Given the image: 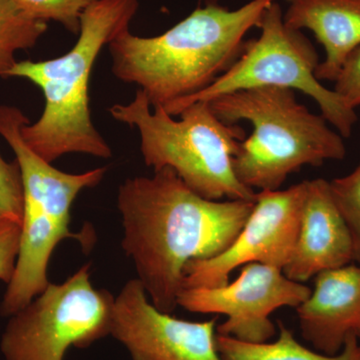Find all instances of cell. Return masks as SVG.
I'll list each match as a JSON object with an SVG mask.
<instances>
[{"instance_id": "cell-10", "label": "cell", "mask_w": 360, "mask_h": 360, "mask_svg": "<svg viewBox=\"0 0 360 360\" xmlns=\"http://www.w3.org/2000/svg\"><path fill=\"white\" fill-rule=\"evenodd\" d=\"M307 180L278 191L255 193V205L238 236L217 257L186 265L184 288H217L233 270L252 262L283 270L295 250Z\"/></svg>"}, {"instance_id": "cell-12", "label": "cell", "mask_w": 360, "mask_h": 360, "mask_svg": "<svg viewBox=\"0 0 360 360\" xmlns=\"http://www.w3.org/2000/svg\"><path fill=\"white\" fill-rule=\"evenodd\" d=\"M354 262L352 238L326 179L307 180V195L295 250L283 269L304 283L326 270Z\"/></svg>"}, {"instance_id": "cell-6", "label": "cell", "mask_w": 360, "mask_h": 360, "mask_svg": "<svg viewBox=\"0 0 360 360\" xmlns=\"http://www.w3.org/2000/svg\"><path fill=\"white\" fill-rule=\"evenodd\" d=\"M26 122L30 120L20 108L0 105V136L15 155L23 186L20 253L0 303V314L6 317L20 311L51 283L49 260L58 243L65 238L82 239L70 229L71 206L82 191L101 184L108 169L75 174L52 167L25 143L21 127Z\"/></svg>"}, {"instance_id": "cell-1", "label": "cell", "mask_w": 360, "mask_h": 360, "mask_svg": "<svg viewBox=\"0 0 360 360\" xmlns=\"http://www.w3.org/2000/svg\"><path fill=\"white\" fill-rule=\"evenodd\" d=\"M253 205L255 200H206L170 168L123 182L117 195L122 248L156 309L174 311L186 265L226 250Z\"/></svg>"}, {"instance_id": "cell-11", "label": "cell", "mask_w": 360, "mask_h": 360, "mask_svg": "<svg viewBox=\"0 0 360 360\" xmlns=\"http://www.w3.org/2000/svg\"><path fill=\"white\" fill-rule=\"evenodd\" d=\"M217 328V319L187 321L160 311L135 278L115 297L110 335L134 360H222Z\"/></svg>"}, {"instance_id": "cell-21", "label": "cell", "mask_w": 360, "mask_h": 360, "mask_svg": "<svg viewBox=\"0 0 360 360\" xmlns=\"http://www.w3.org/2000/svg\"><path fill=\"white\" fill-rule=\"evenodd\" d=\"M333 89L354 110L360 108V45L345 59Z\"/></svg>"}, {"instance_id": "cell-8", "label": "cell", "mask_w": 360, "mask_h": 360, "mask_svg": "<svg viewBox=\"0 0 360 360\" xmlns=\"http://www.w3.org/2000/svg\"><path fill=\"white\" fill-rule=\"evenodd\" d=\"M113 304L108 290L94 288L85 264L11 315L0 349L6 360H63L68 348L89 347L110 335Z\"/></svg>"}, {"instance_id": "cell-14", "label": "cell", "mask_w": 360, "mask_h": 360, "mask_svg": "<svg viewBox=\"0 0 360 360\" xmlns=\"http://www.w3.org/2000/svg\"><path fill=\"white\" fill-rule=\"evenodd\" d=\"M286 25L307 30L323 46L326 58L317 66L319 82H335L345 59L360 45V0H288Z\"/></svg>"}, {"instance_id": "cell-20", "label": "cell", "mask_w": 360, "mask_h": 360, "mask_svg": "<svg viewBox=\"0 0 360 360\" xmlns=\"http://www.w3.org/2000/svg\"><path fill=\"white\" fill-rule=\"evenodd\" d=\"M21 224L0 217V281L8 284L13 278L20 253Z\"/></svg>"}, {"instance_id": "cell-13", "label": "cell", "mask_w": 360, "mask_h": 360, "mask_svg": "<svg viewBox=\"0 0 360 360\" xmlns=\"http://www.w3.org/2000/svg\"><path fill=\"white\" fill-rule=\"evenodd\" d=\"M296 311L302 338L321 354H340L348 338L360 340V264L317 274Z\"/></svg>"}, {"instance_id": "cell-19", "label": "cell", "mask_w": 360, "mask_h": 360, "mask_svg": "<svg viewBox=\"0 0 360 360\" xmlns=\"http://www.w3.org/2000/svg\"><path fill=\"white\" fill-rule=\"evenodd\" d=\"M23 214V186L16 160L8 162L0 153V217L20 222Z\"/></svg>"}, {"instance_id": "cell-4", "label": "cell", "mask_w": 360, "mask_h": 360, "mask_svg": "<svg viewBox=\"0 0 360 360\" xmlns=\"http://www.w3.org/2000/svg\"><path fill=\"white\" fill-rule=\"evenodd\" d=\"M222 122H248L252 134L239 144L233 168L255 191H278L303 167H321L347 155L343 137L296 98L295 90L267 86L241 90L210 101Z\"/></svg>"}, {"instance_id": "cell-9", "label": "cell", "mask_w": 360, "mask_h": 360, "mask_svg": "<svg viewBox=\"0 0 360 360\" xmlns=\"http://www.w3.org/2000/svg\"><path fill=\"white\" fill-rule=\"evenodd\" d=\"M310 292L309 286L292 281L279 267L252 262L241 266L231 283L184 288L179 305L195 314L225 315L226 321L217 326V335L262 343L276 335L270 315L281 307L296 309Z\"/></svg>"}, {"instance_id": "cell-2", "label": "cell", "mask_w": 360, "mask_h": 360, "mask_svg": "<svg viewBox=\"0 0 360 360\" xmlns=\"http://www.w3.org/2000/svg\"><path fill=\"white\" fill-rule=\"evenodd\" d=\"M274 1L250 0L233 11L206 4L158 37L124 30L108 45L111 71L120 82L139 86L151 108L196 96L236 63L246 34L258 28Z\"/></svg>"}, {"instance_id": "cell-18", "label": "cell", "mask_w": 360, "mask_h": 360, "mask_svg": "<svg viewBox=\"0 0 360 360\" xmlns=\"http://www.w3.org/2000/svg\"><path fill=\"white\" fill-rule=\"evenodd\" d=\"M30 18L56 21L73 34L80 30L82 14L98 0H13Z\"/></svg>"}, {"instance_id": "cell-5", "label": "cell", "mask_w": 360, "mask_h": 360, "mask_svg": "<svg viewBox=\"0 0 360 360\" xmlns=\"http://www.w3.org/2000/svg\"><path fill=\"white\" fill-rule=\"evenodd\" d=\"M110 113L137 129L142 158L155 172L170 168L206 200H255L257 193L239 181L233 168L245 131L222 122L207 101L191 104L174 120L162 106L151 108L137 89L130 103L115 104Z\"/></svg>"}, {"instance_id": "cell-7", "label": "cell", "mask_w": 360, "mask_h": 360, "mask_svg": "<svg viewBox=\"0 0 360 360\" xmlns=\"http://www.w3.org/2000/svg\"><path fill=\"white\" fill-rule=\"evenodd\" d=\"M257 39L245 42L243 51L224 75L196 96L170 104L168 115L177 116L184 108L198 101L259 87L276 86L298 90L319 105L321 115L345 139L349 137L356 111L333 89H326L315 75L319 54L310 40L300 30L286 25L283 11L274 1L264 11Z\"/></svg>"}, {"instance_id": "cell-17", "label": "cell", "mask_w": 360, "mask_h": 360, "mask_svg": "<svg viewBox=\"0 0 360 360\" xmlns=\"http://www.w3.org/2000/svg\"><path fill=\"white\" fill-rule=\"evenodd\" d=\"M329 184L352 238L354 262L360 264V163L354 172L331 180Z\"/></svg>"}, {"instance_id": "cell-15", "label": "cell", "mask_w": 360, "mask_h": 360, "mask_svg": "<svg viewBox=\"0 0 360 360\" xmlns=\"http://www.w3.org/2000/svg\"><path fill=\"white\" fill-rule=\"evenodd\" d=\"M274 341L253 343L217 335V347L222 360H360L359 340L349 338L340 354H321L304 347L281 322Z\"/></svg>"}, {"instance_id": "cell-22", "label": "cell", "mask_w": 360, "mask_h": 360, "mask_svg": "<svg viewBox=\"0 0 360 360\" xmlns=\"http://www.w3.org/2000/svg\"><path fill=\"white\" fill-rule=\"evenodd\" d=\"M359 357H360V345H359Z\"/></svg>"}, {"instance_id": "cell-16", "label": "cell", "mask_w": 360, "mask_h": 360, "mask_svg": "<svg viewBox=\"0 0 360 360\" xmlns=\"http://www.w3.org/2000/svg\"><path fill=\"white\" fill-rule=\"evenodd\" d=\"M47 28V22L30 18L13 0H0V77L9 78L16 53L34 47Z\"/></svg>"}, {"instance_id": "cell-3", "label": "cell", "mask_w": 360, "mask_h": 360, "mask_svg": "<svg viewBox=\"0 0 360 360\" xmlns=\"http://www.w3.org/2000/svg\"><path fill=\"white\" fill-rule=\"evenodd\" d=\"M139 7V0H98L82 14L79 37L68 53L49 60L18 61L9 72V77L28 80L44 94V112L37 122L23 124L21 134L47 162L70 153L112 156L92 122L90 75L103 47L129 30Z\"/></svg>"}]
</instances>
